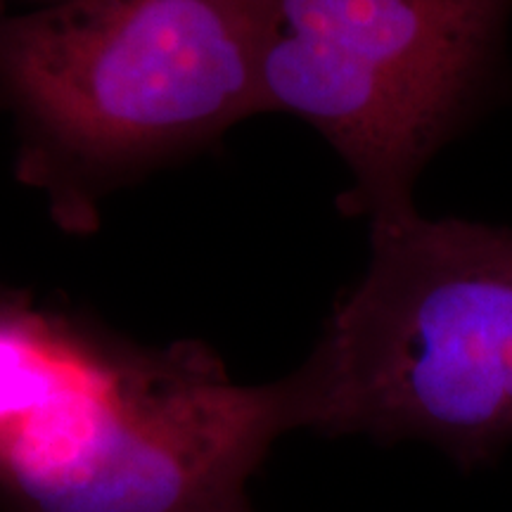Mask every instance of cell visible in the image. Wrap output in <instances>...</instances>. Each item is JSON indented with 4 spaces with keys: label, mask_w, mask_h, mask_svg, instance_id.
Here are the masks:
<instances>
[{
    "label": "cell",
    "mask_w": 512,
    "mask_h": 512,
    "mask_svg": "<svg viewBox=\"0 0 512 512\" xmlns=\"http://www.w3.org/2000/svg\"><path fill=\"white\" fill-rule=\"evenodd\" d=\"M273 0H0V91L88 164H128L261 112Z\"/></svg>",
    "instance_id": "4"
},
{
    "label": "cell",
    "mask_w": 512,
    "mask_h": 512,
    "mask_svg": "<svg viewBox=\"0 0 512 512\" xmlns=\"http://www.w3.org/2000/svg\"><path fill=\"white\" fill-rule=\"evenodd\" d=\"M512 0H273L261 110L297 114L349 166L342 207H415L430 159L503 72Z\"/></svg>",
    "instance_id": "3"
},
{
    "label": "cell",
    "mask_w": 512,
    "mask_h": 512,
    "mask_svg": "<svg viewBox=\"0 0 512 512\" xmlns=\"http://www.w3.org/2000/svg\"><path fill=\"white\" fill-rule=\"evenodd\" d=\"M292 430L283 380L238 384L202 344L86 335L60 387L0 448L10 512H226Z\"/></svg>",
    "instance_id": "2"
},
{
    "label": "cell",
    "mask_w": 512,
    "mask_h": 512,
    "mask_svg": "<svg viewBox=\"0 0 512 512\" xmlns=\"http://www.w3.org/2000/svg\"><path fill=\"white\" fill-rule=\"evenodd\" d=\"M226 512H252V508H249V503H247V498H245V501L235 503L233 508H228Z\"/></svg>",
    "instance_id": "5"
},
{
    "label": "cell",
    "mask_w": 512,
    "mask_h": 512,
    "mask_svg": "<svg viewBox=\"0 0 512 512\" xmlns=\"http://www.w3.org/2000/svg\"><path fill=\"white\" fill-rule=\"evenodd\" d=\"M297 430L418 439L463 470L512 444V228L370 219V264L287 375Z\"/></svg>",
    "instance_id": "1"
}]
</instances>
